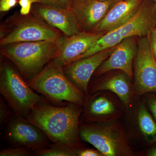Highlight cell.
Returning a JSON list of instances; mask_svg holds the SVG:
<instances>
[{
  "mask_svg": "<svg viewBox=\"0 0 156 156\" xmlns=\"http://www.w3.org/2000/svg\"><path fill=\"white\" fill-rule=\"evenodd\" d=\"M143 0H121L112 7L93 31L107 33L127 22L139 9Z\"/></svg>",
  "mask_w": 156,
  "mask_h": 156,
  "instance_id": "16",
  "label": "cell"
},
{
  "mask_svg": "<svg viewBox=\"0 0 156 156\" xmlns=\"http://www.w3.org/2000/svg\"><path fill=\"white\" fill-rule=\"evenodd\" d=\"M6 126L4 137L14 146L26 147L34 151L52 143L40 128L24 117L15 115Z\"/></svg>",
  "mask_w": 156,
  "mask_h": 156,
  "instance_id": "8",
  "label": "cell"
},
{
  "mask_svg": "<svg viewBox=\"0 0 156 156\" xmlns=\"http://www.w3.org/2000/svg\"><path fill=\"white\" fill-rule=\"evenodd\" d=\"M137 48L135 37L124 39L117 45L112 53L94 73L100 76L113 70L119 69L131 78L133 76V59L137 52Z\"/></svg>",
  "mask_w": 156,
  "mask_h": 156,
  "instance_id": "15",
  "label": "cell"
},
{
  "mask_svg": "<svg viewBox=\"0 0 156 156\" xmlns=\"http://www.w3.org/2000/svg\"></svg>",
  "mask_w": 156,
  "mask_h": 156,
  "instance_id": "32",
  "label": "cell"
},
{
  "mask_svg": "<svg viewBox=\"0 0 156 156\" xmlns=\"http://www.w3.org/2000/svg\"><path fill=\"white\" fill-rule=\"evenodd\" d=\"M151 1H154V2H156V0H151Z\"/></svg>",
  "mask_w": 156,
  "mask_h": 156,
  "instance_id": "31",
  "label": "cell"
},
{
  "mask_svg": "<svg viewBox=\"0 0 156 156\" xmlns=\"http://www.w3.org/2000/svg\"><path fill=\"white\" fill-rule=\"evenodd\" d=\"M147 104L156 122V96H152L148 99Z\"/></svg>",
  "mask_w": 156,
  "mask_h": 156,
  "instance_id": "26",
  "label": "cell"
},
{
  "mask_svg": "<svg viewBox=\"0 0 156 156\" xmlns=\"http://www.w3.org/2000/svg\"><path fill=\"white\" fill-rule=\"evenodd\" d=\"M40 3L37 0H18V4L21 7L20 14L22 16H27L31 11L34 4Z\"/></svg>",
  "mask_w": 156,
  "mask_h": 156,
  "instance_id": "22",
  "label": "cell"
},
{
  "mask_svg": "<svg viewBox=\"0 0 156 156\" xmlns=\"http://www.w3.org/2000/svg\"><path fill=\"white\" fill-rule=\"evenodd\" d=\"M135 65V87L137 93L156 92V60L148 35L142 37L137 43Z\"/></svg>",
  "mask_w": 156,
  "mask_h": 156,
  "instance_id": "9",
  "label": "cell"
},
{
  "mask_svg": "<svg viewBox=\"0 0 156 156\" xmlns=\"http://www.w3.org/2000/svg\"><path fill=\"white\" fill-rule=\"evenodd\" d=\"M18 4V0H0V11L7 12Z\"/></svg>",
  "mask_w": 156,
  "mask_h": 156,
  "instance_id": "23",
  "label": "cell"
},
{
  "mask_svg": "<svg viewBox=\"0 0 156 156\" xmlns=\"http://www.w3.org/2000/svg\"><path fill=\"white\" fill-rule=\"evenodd\" d=\"M81 140L93 145L103 156L133 155L127 138L117 123L80 122Z\"/></svg>",
  "mask_w": 156,
  "mask_h": 156,
  "instance_id": "6",
  "label": "cell"
},
{
  "mask_svg": "<svg viewBox=\"0 0 156 156\" xmlns=\"http://www.w3.org/2000/svg\"><path fill=\"white\" fill-rule=\"evenodd\" d=\"M60 39L9 44L2 46L1 52L16 66L27 82L41 72L52 60Z\"/></svg>",
  "mask_w": 156,
  "mask_h": 156,
  "instance_id": "2",
  "label": "cell"
},
{
  "mask_svg": "<svg viewBox=\"0 0 156 156\" xmlns=\"http://www.w3.org/2000/svg\"><path fill=\"white\" fill-rule=\"evenodd\" d=\"M40 3H44V4H50V0H37Z\"/></svg>",
  "mask_w": 156,
  "mask_h": 156,
  "instance_id": "29",
  "label": "cell"
},
{
  "mask_svg": "<svg viewBox=\"0 0 156 156\" xmlns=\"http://www.w3.org/2000/svg\"><path fill=\"white\" fill-rule=\"evenodd\" d=\"M116 46L76 60L62 68L63 72L70 81L87 96L89 83L92 75L108 58Z\"/></svg>",
  "mask_w": 156,
  "mask_h": 156,
  "instance_id": "11",
  "label": "cell"
},
{
  "mask_svg": "<svg viewBox=\"0 0 156 156\" xmlns=\"http://www.w3.org/2000/svg\"><path fill=\"white\" fill-rule=\"evenodd\" d=\"M83 105L66 102L54 105L40 102L34 105L26 119L40 128L52 143L60 142L73 148H82L79 133Z\"/></svg>",
  "mask_w": 156,
  "mask_h": 156,
  "instance_id": "1",
  "label": "cell"
},
{
  "mask_svg": "<svg viewBox=\"0 0 156 156\" xmlns=\"http://www.w3.org/2000/svg\"><path fill=\"white\" fill-rule=\"evenodd\" d=\"M13 110L9 105L4 98H0V124L1 126L6 125L15 115Z\"/></svg>",
  "mask_w": 156,
  "mask_h": 156,
  "instance_id": "20",
  "label": "cell"
},
{
  "mask_svg": "<svg viewBox=\"0 0 156 156\" xmlns=\"http://www.w3.org/2000/svg\"><path fill=\"white\" fill-rule=\"evenodd\" d=\"M137 120L140 131L146 141L150 144L156 143V122L143 105L138 108Z\"/></svg>",
  "mask_w": 156,
  "mask_h": 156,
  "instance_id": "18",
  "label": "cell"
},
{
  "mask_svg": "<svg viewBox=\"0 0 156 156\" xmlns=\"http://www.w3.org/2000/svg\"><path fill=\"white\" fill-rule=\"evenodd\" d=\"M50 4L64 9H69L71 0H50Z\"/></svg>",
  "mask_w": 156,
  "mask_h": 156,
  "instance_id": "27",
  "label": "cell"
},
{
  "mask_svg": "<svg viewBox=\"0 0 156 156\" xmlns=\"http://www.w3.org/2000/svg\"><path fill=\"white\" fill-rule=\"evenodd\" d=\"M103 91L87 96L83 105L80 122H107L119 114V107L115 100Z\"/></svg>",
  "mask_w": 156,
  "mask_h": 156,
  "instance_id": "14",
  "label": "cell"
},
{
  "mask_svg": "<svg viewBox=\"0 0 156 156\" xmlns=\"http://www.w3.org/2000/svg\"><path fill=\"white\" fill-rule=\"evenodd\" d=\"M121 0H71L69 9L83 31L92 32L112 7Z\"/></svg>",
  "mask_w": 156,
  "mask_h": 156,
  "instance_id": "13",
  "label": "cell"
},
{
  "mask_svg": "<svg viewBox=\"0 0 156 156\" xmlns=\"http://www.w3.org/2000/svg\"><path fill=\"white\" fill-rule=\"evenodd\" d=\"M27 83L35 91L54 105L72 102L83 105L87 97L70 81L62 68L51 61Z\"/></svg>",
  "mask_w": 156,
  "mask_h": 156,
  "instance_id": "3",
  "label": "cell"
},
{
  "mask_svg": "<svg viewBox=\"0 0 156 156\" xmlns=\"http://www.w3.org/2000/svg\"><path fill=\"white\" fill-rule=\"evenodd\" d=\"M156 25V2L143 0L138 11L123 25L104 34L79 59L112 48L124 39L148 35Z\"/></svg>",
  "mask_w": 156,
  "mask_h": 156,
  "instance_id": "4",
  "label": "cell"
},
{
  "mask_svg": "<svg viewBox=\"0 0 156 156\" xmlns=\"http://www.w3.org/2000/svg\"><path fill=\"white\" fill-rule=\"evenodd\" d=\"M77 156H102V154L98 150L93 149L81 148L77 151Z\"/></svg>",
  "mask_w": 156,
  "mask_h": 156,
  "instance_id": "24",
  "label": "cell"
},
{
  "mask_svg": "<svg viewBox=\"0 0 156 156\" xmlns=\"http://www.w3.org/2000/svg\"><path fill=\"white\" fill-rule=\"evenodd\" d=\"M126 74H118L97 81L89 86L88 96L98 91L107 90L115 94L123 103L128 104L133 95V88Z\"/></svg>",
  "mask_w": 156,
  "mask_h": 156,
  "instance_id": "17",
  "label": "cell"
},
{
  "mask_svg": "<svg viewBox=\"0 0 156 156\" xmlns=\"http://www.w3.org/2000/svg\"><path fill=\"white\" fill-rule=\"evenodd\" d=\"M105 33L82 31L72 36H64L60 39L56 55L51 61L62 68L78 60Z\"/></svg>",
  "mask_w": 156,
  "mask_h": 156,
  "instance_id": "10",
  "label": "cell"
},
{
  "mask_svg": "<svg viewBox=\"0 0 156 156\" xmlns=\"http://www.w3.org/2000/svg\"><path fill=\"white\" fill-rule=\"evenodd\" d=\"M33 151L30 148L24 146H15L2 150L0 152L1 156H33Z\"/></svg>",
  "mask_w": 156,
  "mask_h": 156,
  "instance_id": "21",
  "label": "cell"
},
{
  "mask_svg": "<svg viewBox=\"0 0 156 156\" xmlns=\"http://www.w3.org/2000/svg\"><path fill=\"white\" fill-rule=\"evenodd\" d=\"M29 15L23 16L13 30L1 38V46L18 42L57 41L63 37L60 30L33 14Z\"/></svg>",
  "mask_w": 156,
  "mask_h": 156,
  "instance_id": "7",
  "label": "cell"
},
{
  "mask_svg": "<svg viewBox=\"0 0 156 156\" xmlns=\"http://www.w3.org/2000/svg\"><path fill=\"white\" fill-rule=\"evenodd\" d=\"M0 76L1 95L17 115L26 118L36 104L51 102L32 89L16 66L9 62L1 65Z\"/></svg>",
  "mask_w": 156,
  "mask_h": 156,
  "instance_id": "5",
  "label": "cell"
},
{
  "mask_svg": "<svg viewBox=\"0 0 156 156\" xmlns=\"http://www.w3.org/2000/svg\"><path fill=\"white\" fill-rule=\"evenodd\" d=\"M151 50L156 60V27H154L148 34Z\"/></svg>",
  "mask_w": 156,
  "mask_h": 156,
  "instance_id": "25",
  "label": "cell"
},
{
  "mask_svg": "<svg viewBox=\"0 0 156 156\" xmlns=\"http://www.w3.org/2000/svg\"><path fill=\"white\" fill-rule=\"evenodd\" d=\"M147 155L149 156H156V146L148 151Z\"/></svg>",
  "mask_w": 156,
  "mask_h": 156,
  "instance_id": "28",
  "label": "cell"
},
{
  "mask_svg": "<svg viewBox=\"0 0 156 156\" xmlns=\"http://www.w3.org/2000/svg\"><path fill=\"white\" fill-rule=\"evenodd\" d=\"M77 151L62 143H52L49 147L34 151L33 156H76Z\"/></svg>",
  "mask_w": 156,
  "mask_h": 156,
  "instance_id": "19",
  "label": "cell"
},
{
  "mask_svg": "<svg viewBox=\"0 0 156 156\" xmlns=\"http://www.w3.org/2000/svg\"><path fill=\"white\" fill-rule=\"evenodd\" d=\"M98 1H102V2H105V1H109V0H98Z\"/></svg>",
  "mask_w": 156,
  "mask_h": 156,
  "instance_id": "30",
  "label": "cell"
},
{
  "mask_svg": "<svg viewBox=\"0 0 156 156\" xmlns=\"http://www.w3.org/2000/svg\"><path fill=\"white\" fill-rule=\"evenodd\" d=\"M31 12L50 26L60 30L66 36H72L83 31L70 9L50 4L36 3L33 5Z\"/></svg>",
  "mask_w": 156,
  "mask_h": 156,
  "instance_id": "12",
  "label": "cell"
}]
</instances>
